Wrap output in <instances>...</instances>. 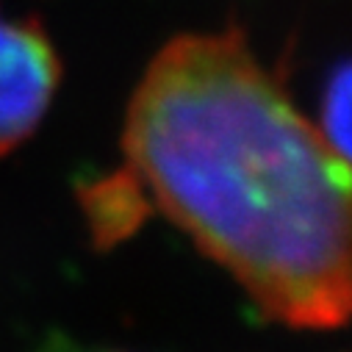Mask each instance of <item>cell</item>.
I'll use <instances>...</instances> for the list:
<instances>
[{
    "label": "cell",
    "mask_w": 352,
    "mask_h": 352,
    "mask_svg": "<svg viewBox=\"0 0 352 352\" xmlns=\"http://www.w3.org/2000/svg\"><path fill=\"white\" fill-rule=\"evenodd\" d=\"M122 147L144 195L272 319L349 314V166L233 28L172 39L128 106Z\"/></svg>",
    "instance_id": "obj_1"
},
{
    "label": "cell",
    "mask_w": 352,
    "mask_h": 352,
    "mask_svg": "<svg viewBox=\"0 0 352 352\" xmlns=\"http://www.w3.org/2000/svg\"><path fill=\"white\" fill-rule=\"evenodd\" d=\"M61 64L36 20L0 17V155L25 142L45 117Z\"/></svg>",
    "instance_id": "obj_2"
},
{
    "label": "cell",
    "mask_w": 352,
    "mask_h": 352,
    "mask_svg": "<svg viewBox=\"0 0 352 352\" xmlns=\"http://www.w3.org/2000/svg\"><path fill=\"white\" fill-rule=\"evenodd\" d=\"M83 208L98 244L106 247L125 239L144 222L150 211V200L133 175L128 169H120L83 189Z\"/></svg>",
    "instance_id": "obj_3"
},
{
    "label": "cell",
    "mask_w": 352,
    "mask_h": 352,
    "mask_svg": "<svg viewBox=\"0 0 352 352\" xmlns=\"http://www.w3.org/2000/svg\"><path fill=\"white\" fill-rule=\"evenodd\" d=\"M349 67L346 61H341L327 83H324V95H322V128H316L324 139V144L338 155V158H349Z\"/></svg>",
    "instance_id": "obj_4"
}]
</instances>
